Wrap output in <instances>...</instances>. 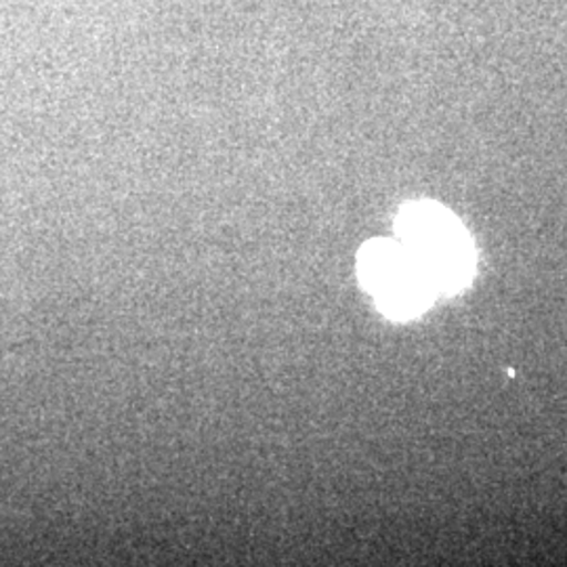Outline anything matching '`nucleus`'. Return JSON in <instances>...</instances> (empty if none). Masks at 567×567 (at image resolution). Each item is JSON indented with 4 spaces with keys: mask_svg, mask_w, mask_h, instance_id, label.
Listing matches in <instances>:
<instances>
[{
    "mask_svg": "<svg viewBox=\"0 0 567 567\" xmlns=\"http://www.w3.org/2000/svg\"><path fill=\"white\" fill-rule=\"evenodd\" d=\"M398 238L425 267L437 292L465 286L473 250L461 224L440 204H408L398 215Z\"/></svg>",
    "mask_w": 567,
    "mask_h": 567,
    "instance_id": "1",
    "label": "nucleus"
},
{
    "mask_svg": "<svg viewBox=\"0 0 567 567\" xmlns=\"http://www.w3.org/2000/svg\"><path fill=\"white\" fill-rule=\"evenodd\" d=\"M360 278L389 318L408 320L440 295L425 267L400 240H372L360 252Z\"/></svg>",
    "mask_w": 567,
    "mask_h": 567,
    "instance_id": "2",
    "label": "nucleus"
}]
</instances>
